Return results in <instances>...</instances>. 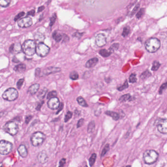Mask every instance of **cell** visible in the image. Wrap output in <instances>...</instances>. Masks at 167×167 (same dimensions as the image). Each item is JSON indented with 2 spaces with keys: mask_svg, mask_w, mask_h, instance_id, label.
<instances>
[{
  "mask_svg": "<svg viewBox=\"0 0 167 167\" xmlns=\"http://www.w3.org/2000/svg\"><path fill=\"white\" fill-rule=\"evenodd\" d=\"M109 144H107L106 146H105V147H104V149L102 152L101 157H103L105 156L106 153L109 152Z\"/></svg>",
  "mask_w": 167,
  "mask_h": 167,
  "instance_id": "obj_38",
  "label": "cell"
},
{
  "mask_svg": "<svg viewBox=\"0 0 167 167\" xmlns=\"http://www.w3.org/2000/svg\"><path fill=\"white\" fill-rule=\"evenodd\" d=\"M61 71V69L59 67H49L44 69L41 72L40 77H45L47 75H49L51 74H55L56 73H58Z\"/></svg>",
  "mask_w": 167,
  "mask_h": 167,
  "instance_id": "obj_10",
  "label": "cell"
},
{
  "mask_svg": "<svg viewBox=\"0 0 167 167\" xmlns=\"http://www.w3.org/2000/svg\"><path fill=\"white\" fill-rule=\"evenodd\" d=\"M77 103L80 106H81L82 107H88V104L86 102V101L82 97H79L77 98Z\"/></svg>",
  "mask_w": 167,
  "mask_h": 167,
  "instance_id": "obj_24",
  "label": "cell"
},
{
  "mask_svg": "<svg viewBox=\"0 0 167 167\" xmlns=\"http://www.w3.org/2000/svg\"><path fill=\"white\" fill-rule=\"evenodd\" d=\"M139 8V4H137L132 11V13H131V16L133 15L134 14H135V13H137V10H138Z\"/></svg>",
  "mask_w": 167,
  "mask_h": 167,
  "instance_id": "obj_46",
  "label": "cell"
},
{
  "mask_svg": "<svg viewBox=\"0 0 167 167\" xmlns=\"http://www.w3.org/2000/svg\"><path fill=\"white\" fill-rule=\"evenodd\" d=\"M145 46L148 52L153 53L159 49L160 42L157 38H150L146 41Z\"/></svg>",
  "mask_w": 167,
  "mask_h": 167,
  "instance_id": "obj_2",
  "label": "cell"
},
{
  "mask_svg": "<svg viewBox=\"0 0 167 167\" xmlns=\"http://www.w3.org/2000/svg\"><path fill=\"white\" fill-rule=\"evenodd\" d=\"M112 53V52H111L109 50H107L106 49H102L99 51L100 55L104 57H109Z\"/></svg>",
  "mask_w": 167,
  "mask_h": 167,
  "instance_id": "obj_27",
  "label": "cell"
},
{
  "mask_svg": "<svg viewBox=\"0 0 167 167\" xmlns=\"http://www.w3.org/2000/svg\"><path fill=\"white\" fill-rule=\"evenodd\" d=\"M18 152L20 156L23 158H26L28 156V152L26 147L24 145H21L18 148Z\"/></svg>",
  "mask_w": 167,
  "mask_h": 167,
  "instance_id": "obj_15",
  "label": "cell"
},
{
  "mask_svg": "<svg viewBox=\"0 0 167 167\" xmlns=\"http://www.w3.org/2000/svg\"><path fill=\"white\" fill-rule=\"evenodd\" d=\"M44 101H41V103H39L38 106H37V107L36 108V109L38 111H40V109H41V108L42 106H43V104H44Z\"/></svg>",
  "mask_w": 167,
  "mask_h": 167,
  "instance_id": "obj_51",
  "label": "cell"
},
{
  "mask_svg": "<svg viewBox=\"0 0 167 167\" xmlns=\"http://www.w3.org/2000/svg\"><path fill=\"white\" fill-rule=\"evenodd\" d=\"M84 123V119L83 118L80 119V120H79L77 124V128H79V127H81L82 126H83Z\"/></svg>",
  "mask_w": 167,
  "mask_h": 167,
  "instance_id": "obj_42",
  "label": "cell"
},
{
  "mask_svg": "<svg viewBox=\"0 0 167 167\" xmlns=\"http://www.w3.org/2000/svg\"><path fill=\"white\" fill-rule=\"evenodd\" d=\"M105 113L106 115L111 117L113 119V120H115V121H117L120 118L119 114L116 112L111 111H106V112H105Z\"/></svg>",
  "mask_w": 167,
  "mask_h": 167,
  "instance_id": "obj_18",
  "label": "cell"
},
{
  "mask_svg": "<svg viewBox=\"0 0 167 167\" xmlns=\"http://www.w3.org/2000/svg\"><path fill=\"white\" fill-rule=\"evenodd\" d=\"M57 96V93L56 91H51L49 92V94H48L47 99H49L51 98L56 97Z\"/></svg>",
  "mask_w": 167,
  "mask_h": 167,
  "instance_id": "obj_39",
  "label": "cell"
},
{
  "mask_svg": "<svg viewBox=\"0 0 167 167\" xmlns=\"http://www.w3.org/2000/svg\"><path fill=\"white\" fill-rule=\"evenodd\" d=\"M46 139V135L43 132L38 131L32 134L31 137L30 141L32 146L38 147L42 144Z\"/></svg>",
  "mask_w": 167,
  "mask_h": 167,
  "instance_id": "obj_4",
  "label": "cell"
},
{
  "mask_svg": "<svg viewBox=\"0 0 167 167\" xmlns=\"http://www.w3.org/2000/svg\"><path fill=\"white\" fill-rule=\"evenodd\" d=\"M95 43L97 46L99 47H102L104 46L107 43L105 35L102 34H98L95 38Z\"/></svg>",
  "mask_w": 167,
  "mask_h": 167,
  "instance_id": "obj_13",
  "label": "cell"
},
{
  "mask_svg": "<svg viewBox=\"0 0 167 167\" xmlns=\"http://www.w3.org/2000/svg\"><path fill=\"white\" fill-rule=\"evenodd\" d=\"M69 78L71 80H78L79 78L78 74L76 71H72V72L70 73Z\"/></svg>",
  "mask_w": 167,
  "mask_h": 167,
  "instance_id": "obj_29",
  "label": "cell"
},
{
  "mask_svg": "<svg viewBox=\"0 0 167 167\" xmlns=\"http://www.w3.org/2000/svg\"><path fill=\"white\" fill-rule=\"evenodd\" d=\"M159 157L157 152L153 150H146L143 154L144 162L148 165H152L157 162Z\"/></svg>",
  "mask_w": 167,
  "mask_h": 167,
  "instance_id": "obj_1",
  "label": "cell"
},
{
  "mask_svg": "<svg viewBox=\"0 0 167 167\" xmlns=\"http://www.w3.org/2000/svg\"><path fill=\"white\" fill-rule=\"evenodd\" d=\"M3 130L12 136L16 135L19 131L18 125L12 121L8 122L3 126Z\"/></svg>",
  "mask_w": 167,
  "mask_h": 167,
  "instance_id": "obj_6",
  "label": "cell"
},
{
  "mask_svg": "<svg viewBox=\"0 0 167 167\" xmlns=\"http://www.w3.org/2000/svg\"><path fill=\"white\" fill-rule=\"evenodd\" d=\"M62 40H63V42H68L69 40V37H68V36L66 34H63V39Z\"/></svg>",
  "mask_w": 167,
  "mask_h": 167,
  "instance_id": "obj_49",
  "label": "cell"
},
{
  "mask_svg": "<svg viewBox=\"0 0 167 167\" xmlns=\"http://www.w3.org/2000/svg\"><path fill=\"white\" fill-rule=\"evenodd\" d=\"M97 155L96 153H93L91 157L89 159V164L91 167H92V166L94 165L95 163V160L96 159Z\"/></svg>",
  "mask_w": 167,
  "mask_h": 167,
  "instance_id": "obj_28",
  "label": "cell"
},
{
  "mask_svg": "<svg viewBox=\"0 0 167 167\" xmlns=\"http://www.w3.org/2000/svg\"><path fill=\"white\" fill-rule=\"evenodd\" d=\"M12 144L8 141L2 140L0 141V154L2 155H8L12 150Z\"/></svg>",
  "mask_w": 167,
  "mask_h": 167,
  "instance_id": "obj_8",
  "label": "cell"
},
{
  "mask_svg": "<svg viewBox=\"0 0 167 167\" xmlns=\"http://www.w3.org/2000/svg\"><path fill=\"white\" fill-rule=\"evenodd\" d=\"M21 49H22V48L21 47V45L19 44H16L12 45L9 48V51L11 52H20Z\"/></svg>",
  "mask_w": 167,
  "mask_h": 167,
  "instance_id": "obj_19",
  "label": "cell"
},
{
  "mask_svg": "<svg viewBox=\"0 0 167 167\" xmlns=\"http://www.w3.org/2000/svg\"><path fill=\"white\" fill-rule=\"evenodd\" d=\"M13 62H15V63H18L19 62H20V61L17 58H16L15 57H14L13 59Z\"/></svg>",
  "mask_w": 167,
  "mask_h": 167,
  "instance_id": "obj_55",
  "label": "cell"
},
{
  "mask_svg": "<svg viewBox=\"0 0 167 167\" xmlns=\"http://www.w3.org/2000/svg\"><path fill=\"white\" fill-rule=\"evenodd\" d=\"M3 115H4V112H1L0 113V118H1L2 116H3Z\"/></svg>",
  "mask_w": 167,
  "mask_h": 167,
  "instance_id": "obj_56",
  "label": "cell"
},
{
  "mask_svg": "<svg viewBox=\"0 0 167 167\" xmlns=\"http://www.w3.org/2000/svg\"><path fill=\"white\" fill-rule=\"evenodd\" d=\"M129 81H130V82L132 83L137 82V78L136 74L132 73L130 75V76L129 77Z\"/></svg>",
  "mask_w": 167,
  "mask_h": 167,
  "instance_id": "obj_34",
  "label": "cell"
},
{
  "mask_svg": "<svg viewBox=\"0 0 167 167\" xmlns=\"http://www.w3.org/2000/svg\"><path fill=\"white\" fill-rule=\"evenodd\" d=\"M40 74H41V70L40 68H37L35 70V76L36 77H39L40 76Z\"/></svg>",
  "mask_w": 167,
  "mask_h": 167,
  "instance_id": "obj_52",
  "label": "cell"
},
{
  "mask_svg": "<svg viewBox=\"0 0 167 167\" xmlns=\"http://www.w3.org/2000/svg\"><path fill=\"white\" fill-rule=\"evenodd\" d=\"M11 0H0V6L6 8L9 6Z\"/></svg>",
  "mask_w": 167,
  "mask_h": 167,
  "instance_id": "obj_30",
  "label": "cell"
},
{
  "mask_svg": "<svg viewBox=\"0 0 167 167\" xmlns=\"http://www.w3.org/2000/svg\"><path fill=\"white\" fill-rule=\"evenodd\" d=\"M119 47V43H114V44L111 46L109 50L112 52H114V51H116L118 50Z\"/></svg>",
  "mask_w": 167,
  "mask_h": 167,
  "instance_id": "obj_35",
  "label": "cell"
},
{
  "mask_svg": "<svg viewBox=\"0 0 167 167\" xmlns=\"http://www.w3.org/2000/svg\"><path fill=\"white\" fill-rule=\"evenodd\" d=\"M57 18V15L56 14H54L51 18V22H50V26H52L53 25L55 22L56 19Z\"/></svg>",
  "mask_w": 167,
  "mask_h": 167,
  "instance_id": "obj_40",
  "label": "cell"
},
{
  "mask_svg": "<svg viewBox=\"0 0 167 167\" xmlns=\"http://www.w3.org/2000/svg\"><path fill=\"white\" fill-rule=\"evenodd\" d=\"M160 66V64L157 61H155L152 63V70L153 71H156L157 70Z\"/></svg>",
  "mask_w": 167,
  "mask_h": 167,
  "instance_id": "obj_31",
  "label": "cell"
},
{
  "mask_svg": "<svg viewBox=\"0 0 167 167\" xmlns=\"http://www.w3.org/2000/svg\"><path fill=\"white\" fill-rule=\"evenodd\" d=\"M60 103L59 100L56 97L49 99L48 102V106L49 108L52 110H56L60 106Z\"/></svg>",
  "mask_w": 167,
  "mask_h": 167,
  "instance_id": "obj_11",
  "label": "cell"
},
{
  "mask_svg": "<svg viewBox=\"0 0 167 167\" xmlns=\"http://www.w3.org/2000/svg\"><path fill=\"white\" fill-rule=\"evenodd\" d=\"M24 14H25L24 12H21V13H19L16 16L15 18H14V21H15L19 20V18H21L22 16H23L24 15Z\"/></svg>",
  "mask_w": 167,
  "mask_h": 167,
  "instance_id": "obj_45",
  "label": "cell"
},
{
  "mask_svg": "<svg viewBox=\"0 0 167 167\" xmlns=\"http://www.w3.org/2000/svg\"><path fill=\"white\" fill-rule=\"evenodd\" d=\"M66 159L65 158H62L60 162H59V167H63L64 166V164H66Z\"/></svg>",
  "mask_w": 167,
  "mask_h": 167,
  "instance_id": "obj_47",
  "label": "cell"
},
{
  "mask_svg": "<svg viewBox=\"0 0 167 167\" xmlns=\"http://www.w3.org/2000/svg\"><path fill=\"white\" fill-rule=\"evenodd\" d=\"M167 88V82L165 83H164L163 85L161 86V87L159 89V94H161L162 93L164 90L166 89Z\"/></svg>",
  "mask_w": 167,
  "mask_h": 167,
  "instance_id": "obj_44",
  "label": "cell"
},
{
  "mask_svg": "<svg viewBox=\"0 0 167 167\" xmlns=\"http://www.w3.org/2000/svg\"><path fill=\"white\" fill-rule=\"evenodd\" d=\"M37 159L40 164H44L47 162L49 160V157L46 152L43 150L40 152L37 156Z\"/></svg>",
  "mask_w": 167,
  "mask_h": 167,
  "instance_id": "obj_14",
  "label": "cell"
},
{
  "mask_svg": "<svg viewBox=\"0 0 167 167\" xmlns=\"http://www.w3.org/2000/svg\"><path fill=\"white\" fill-rule=\"evenodd\" d=\"M34 38L36 41L38 42L39 43H41L44 41L45 37L44 35L41 33L37 32L34 35Z\"/></svg>",
  "mask_w": 167,
  "mask_h": 167,
  "instance_id": "obj_20",
  "label": "cell"
},
{
  "mask_svg": "<svg viewBox=\"0 0 167 167\" xmlns=\"http://www.w3.org/2000/svg\"><path fill=\"white\" fill-rule=\"evenodd\" d=\"M151 75H152L151 73L149 72V71L147 70L141 74V75H140V78L143 80H144V79H146L147 78H149V77H150Z\"/></svg>",
  "mask_w": 167,
  "mask_h": 167,
  "instance_id": "obj_32",
  "label": "cell"
},
{
  "mask_svg": "<svg viewBox=\"0 0 167 167\" xmlns=\"http://www.w3.org/2000/svg\"><path fill=\"white\" fill-rule=\"evenodd\" d=\"M129 87V85H128V82L127 80H126L124 83L123 84V85L120 86L119 87L117 88V90L119 91H122L124 90L125 89H127Z\"/></svg>",
  "mask_w": 167,
  "mask_h": 167,
  "instance_id": "obj_33",
  "label": "cell"
},
{
  "mask_svg": "<svg viewBox=\"0 0 167 167\" xmlns=\"http://www.w3.org/2000/svg\"><path fill=\"white\" fill-rule=\"evenodd\" d=\"M48 89L46 88H44L43 89H42L37 95L38 98L40 100H43V99H44V97L46 96V93L48 92Z\"/></svg>",
  "mask_w": 167,
  "mask_h": 167,
  "instance_id": "obj_23",
  "label": "cell"
},
{
  "mask_svg": "<svg viewBox=\"0 0 167 167\" xmlns=\"http://www.w3.org/2000/svg\"><path fill=\"white\" fill-rule=\"evenodd\" d=\"M95 128V122L94 121H91L89 123L87 126V131L89 133H91L93 132Z\"/></svg>",
  "mask_w": 167,
  "mask_h": 167,
  "instance_id": "obj_25",
  "label": "cell"
},
{
  "mask_svg": "<svg viewBox=\"0 0 167 167\" xmlns=\"http://www.w3.org/2000/svg\"><path fill=\"white\" fill-rule=\"evenodd\" d=\"M14 70L16 72L19 73H23L26 70V66L25 64H20L18 65L17 66H16L14 67Z\"/></svg>",
  "mask_w": 167,
  "mask_h": 167,
  "instance_id": "obj_21",
  "label": "cell"
},
{
  "mask_svg": "<svg viewBox=\"0 0 167 167\" xmlns=\"http://www.w3.org/2000/svg\"><path fill=\"white\" fill-rule=\"evenodd\" d=\"M63 108H64V104H63V103H60V106H59V107H58V108L57 109H58V110H57L56 114H58L59 113L63 110Z\"/></svg>",
  "mask_w": 167,
  "mask_h": 167,
  "instance_id": "obj_48",
  "label": "cell"
},
{
  "mask_svg": "<svg viewBox=\"0 0 167 167\" xmlns=\"http://www.w3.org/2000/svg\"><path fill=\"white\" fill-rule=\"evenodd\" d=\"M18 24L20 28H28L32 25V19L29 17H25V18L20 19L18 22Z\"/></svg>",
  "mask_w": 167,
  "mask_h": 167,
  "instance_id": "obj_12",
  "label": "cell"
},
{
  "mask_svg": "<svg viewBox=\"0 0 167 167\" xmlns=\"http://www.w3.org/2000/svg\"><path fill=\"white\" fill-rule=\"evenodd\" d=\"M19 96L18 91L14 88H9L5 91L2 95L3 98L8 101H14Z\"/></svg>",
  "mask_w": 167,
  "mask_h": 167,
  "instance_id": "obj_5",
  "label": "cell"
},
{
  "mask_svg": "<svg viewBox=\"0 0 167 167\" xmlns=\"http://www.w3.org/2000/svg\"><path fill=\"white\" fill-rule=\"evenodd\" d=\"M32 116H31V115H29V116H27L26 117V121H25V122L26 123V124H28L29 123V122L30 121V120L32 119Z\"/></svg>",
  "mask_w": 167,
  "mask_h": 167,
  "instance_id": "obj_50",
  "label": "cell"
},
{
  "mask_svg": "<svg viewBox=\"0 0 167 167\" xmlns=\"http://www.w3.org/2000/svg\"><path fill=\"white\" fill-rule=\"evenodd\" d=\"M98 62V58H96V57L92 58L87 62V63H86V65H85V66H86V68H88L94 67L97 64Z\"/></svg>",
  "mask_w": 167,
  "mask_h": 167,
  "instance_id": "obj_17",
  "label": "cell"
},
{
  "mask_svg": "<svg viewBox=\"0 0 167 167\" xmlns=\"http://www.w3.org/2000/svg\"><path fill=\"white\" fill-rule=\"evenodd\" d=\"M24 54L28 56H32L36 52V44L34 40H26L21 47Z\"/></svg>",
  "mask_w": 167,
  "mask_h": 167,
  "instance_id": "obj_3",
  "label": "cell"
},
{
  "mask_svg": "<svg viewBox=\"0 0 167 167\" xmlns=\"http://www.w3.org/2000/svg\"><path fill=\"white\" fill-rule=\"evenodd\" d=\"M24 82V79H20L17 83V88L19 89H21V86L23 85Z\"/></svg>",
  "mask_w": 167,
  "mask_h": 167,
  "instance_id": "obj_43",
  "label": "cell"
},
{
  "mask_svg": "<svg viewBox=\"0 0 167 167\" xmlns=\"http://www.w3.org/2000/svg\"><path fill=\"white\" fill-rule=\"evenodd\" d=\"M131 98H132V96H130V94H125L122 96L119 99V101L120 102H125L128 101H130Z\"/></svg>",
  "mask_w": 167,
  "mask_h": 167,
  "instance_id": "obj_26",
  "label": "cell"
},
{
  "mask_svg": "<svg viewBox=\"0 0 167 167\" xmlns=\"http://www.w3.org/2000/svg\"><path fill=\"white\" fill-rule=\"evenodd\" d=\"M39 88H40V85L38 84V83H35V84L32 85L28 88V93L31 94V95H34L38 92Z\"/></svg>",
  "mask_w": 167,
  "mask_h": 167,
  "instance_id": "obj_16",
  "label": "cell"
},
{
  "mask_svg": "<svg viewBox=\"0 0 167 167\" xmlns=\"http://www.w3.org/2000/svg\"><path fill=\"white\" fill-rule=\"evenodd\" d=\"M35 10H32L30 11H29L28 13V16H33L35 15Z\"/></svg>",
  "mask_w": 167,
  "mask_h": 167,
  "instance_id": "obj_53",
  "label": "cell"
},
{
  "mask_svg": "<svg viewBox=\"0 0 167 167\" xmlns=\"http://www.w3.org/2000/svg\"><path fill=\"white\" fill-rule=\"evenodd\" d=\"M159 132L164 134H167V119H159L155 122Z\"/></svg>",
  "mask_w": 167,
  "mask_h": 167,
  "instance_id": "obj_9",
  "label": "cell"
},
{
  "mask_svg": "<svg viewBox=\"0 0 167 167\" xmlns=\"http://www.w3.org/2000/svg\"><path fill=\"white\" fill-rule=\"evenodd\" d=\"M52 37L57 42H59L63 39V34H62L57 31H54L52 34Z\"/></svg>",
  "mask_w": 167,
  "mask_h": 167,
  "instance_id": "obj_22",
  "label": "cell"
},
{
  "mask_svg": "<svg viewBox=\"0 0 167 167\" xmlns=\"http://www.w3.org/2000/svg\"><path fill=\"white\" fill-rule=\"evenodd\" d=\"M44 9V6H40L39 8L38 9V13H40Z\"/></svg>",
  "mask_w": 167,
  "mask_h": 167,
  "instance_id": "obj_54",
  "label": "cell"
},
{
  "mask_svg": "<svg viewBox=\"0 0 167 167\" xmlns=\"http://www.w3.org/2000/svg\"><path fill=\"white\" fill-rule=\"evenodd\" d=\"M72 112H71V111H68V112H67V113L66 114V115H65V117H64V122H65V123L68 122L71 119V118H72Z\"/></svg>",
  "mask_w": 167,
  "mask_h": 167,
  "instance_id": "obj_36",
  "label": "cell"
},
{
  "mask_svg": "<svg viewBox=\"0 0 167 167\" xmlns=\"http://www.w3.org/2000/svg\"><path fill=\"white\" fill-rule=\"evenodd\" d=\"M50 51V48L49 46L43 42L39 43L36 48V53L37 55L41 57H46Z\"/></svg>",
  "mask_w": 167,
  "mask_h": 167,
  "instance_id": "obj_7",
  "label": "cell"
},
{
  "mask_svg": "<svg viewBox=\"0 0 167 167\" xmlns=\"http://www.w3.org/2000/svg\"><path fill=\"white\" fill-rule=\"evenodd\" d=\"M130 29L129 27H126L124 28L122 35L123 37H126L130 34Z\"/></svg>",
  "mask_w": 167,
  "mask_h": 167,
  "instance_id": "obj_37",
  "label": "cell"
},
{
  "mask_svg": "<svg viewBox=\"0 0 167 167\" xmlns=\"http://www.w3.org/2000/svg\"><path fill=\"white\" fill-rule=\"evenodd\" d=\"M144 12H145V9H144V8H141V9L138 11V13H137V18L138 19L140 18H141V17L144 15Z\"/></svg>",
  "mask_w": 167,
  "mask_h": 167,
  "instance_id": "obj_41",
  "label": "cell"
}]
</instances>
